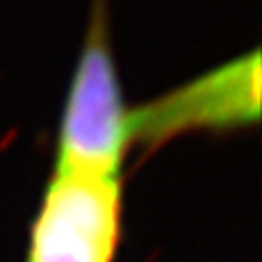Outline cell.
Listing matches in <instances>:
<instances>
[{"mask_svg":"<svg viewBox=\"0 0 262 262\" xmlns=\"http://www.w3.org/2000/svg\"><path fill=\"white\" fill-rule=\"evenodd\" d=\"M129 144V107L122 101L105 15L96 3L61 114L53 170L120 175Z\"/></svg>","mask_w":262,"mask_h":262,"instance_id":"1","label":"cell"},{"mask_svg":"<svg viewBox=\"0 0 262 262\" xmlns=\"http://www.w3.org/2000/svg\"><path fill=\"white\" fill-rule=\"evenodd\" d=\"M122 234L120 175L53 170L27 262H114Z\"/></svg>","mask_w":262,"mask_h":262,"instance_id":"2","label":"cell"},{"mask_svg":"<svg viewBox=\"0 0 262 262\" xmlns=\"http://www.w3.org/2000/svg\"><path fill=\"white\" fill-rule=\"evenodd\" d=\"M260 118V53L251 51L129 110L131 142L160 144L188 129H234Z\"/></svg>","mask_w":262,"mask_h":262,"instance_id":"3","label":"cell"}]
</instances>
